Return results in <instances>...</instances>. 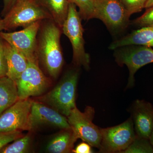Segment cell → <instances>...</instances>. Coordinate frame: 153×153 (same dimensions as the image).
<instances>
[{"instance_id": "cell-11", "label": "cell", "mask_w": 153, "mask_h": 153, "mask_svg": "<svg viewBox=\"0 0 153 153\" xmlns=\"http://www.w3.org/2000/svg\"><path fill=\"white\" fill-rule=\"evenodd\" d=\"M32 101L19 99L0 115V132L30 131Z\"/></svg>"}, {"instance_id": "cell-16", "label": "cell", "mask_w": 153, "mask_h": 153, "mask_svg": "<svg viewBox=\"0 0 153 153\" xmlns=\"http://www.w3.org/2000/svg\"><path fill=\"white\" fill-rule=\"evenodd\" d=\"M78 139L71 127L64 129L63 131L49 142L46 147V151L51 153L72 152L74 143Z\"/></svg>"}, {"instance_id": "cell-21", "label": "cell", "mask_w": 153, "mask_h": 153, "mask_svg": "<svg viewBox=\"0 0 153 153\" xmlns=\"http://www.w3.org/2000/svg\"><path fill=\"white\" fill-rule=\"evenodd\" d=\"M123 153H153V146L149 140L136 137L135 138Z\"/></svg>"}, {"instance_id": "cell-8", "label": "cell", "mask_w": 153, "mask_h": 153, "mask_svg": "<svg viewBox=\"0 0 153 153\" xmlns=\"http://www.w3.org/2000/svg\"><path fill=\"white\" fill-rule=\"evenodd\" d=\"M94 114V108L91 107H87L82 112L76 106L67 117V120L78 139L99 149L101 133L100 128L92 122Z\"/></svg>"}, {"instance_id": "cell-12", "label": "cell", "mask_w": 153, "mask_h": 153, "mask_svg": "<svg viewBox=\"0 0 153 153\" xmlns=\"http://www.w3.org/2000/svg\"><path fill=\"white\" fill-rule=\"evenodd\" d=\"M43 125L52 126L63 129L71 128L67 119L63 114L42 102L32 101L30 131Z\"/></svg>"}, {"instance_id": "cell-19", "label": "cell", "mask_w": 153, "mask_h": 153, "mask_svg": "<svg viewBox=\"0 0 153 153\" xmlns=\"http://www.w3.org/2000/svg\"><path fill=\"white\" fill-rule=\"evenodd\" d=\"M31 137L28 134L15 140L13 143L6 146L1 151V153H25L30 151Z\"/></svg>"}, {"instance_id": "cell-17", "label": "cell", "mask_w": 153, "mask_h": 153, "mask_svg": "<svg viewBox=\"0 0 153 153\" xmlns=\"http://www.w3.org/2000/svg\"><path fill=\"white\" fill-rule=\"evenodd\" d=\"M19 99L15 81L7 76L0 77V115Z\"/></svg>"}, {"instance_id": "cell-29", "label": "cell", "mask_w": 153, "mask_h": 153, "mask_svg": "<svg viewBox=\"0 0 153 153\" xmlns=\"http://www.w3.org/2000/svg\"><path fill=\"white\" fill-rule=\"evenodd\" d=\"M150 142L151 143L153 146V126L152 128V132H151L150 136L149 138Z\"/></svg>"}, {"instance_id": "cell-6", "label": "cell", "mask_w": 153, "mask_h": 153, "mask_svg": "<svg viewBox=\"0 0 153 153\" xmlns=\"http://www.w3.org/2000/svg\"><path fill=\"white\" fill-rule=\"evenodd\" d=\"M116 62L120 66L126 65L129 71L127 87L134 84V75L143 66L153 63V49L152 47L143 45H129L114 49Z\"/></svg>"}, {"instance_id": "cell-5", "label": "cell", "mask_w": 153, "mask_h": 153, "mask_svg": "<svg viewBox=\"0 0 153 153\" xmlns=\"http://www.w3.org/2000/svg\"><path fill=\"white\" fill-rule=\"evenodd\" d=\"M131 16L120 0H95L94 19L101 20L113 36L128 27Z\"/></svg>"}, {"instance_id": "cell-31", "label": "cell", "mask_w": 153, "mask_h": 153, "mask_svg": "<svg viewBox=\"0 0 153 153\" xmlns=\"http://www.w3.org/2000/svg\"><path fill=\"white\" fill-rule=\"evenodd\" d=\"M26 1V0H18V1Z\"/></svg>"}, {"instance_id": "cell-15", "label": "cell", "mask_w": 153, "mask_h": 153, "mask_svg": "<svg viewBox=\"0 0 153 153\" xmlns=\"http://www.w3.org/2000/svg\"><path fill=\"white\" fill-rule=\"evenodd\" d=\"M4 45L7 66V76L15 81L27 68L29 61L22 53L5 41Z\"/></svg>"}, {"instance_id": "cell-3", "label": "cell", "mask_w": 153, "mask_h": 153, "mask_svg": "<svg viewBox=\"0 0 153 153\" xmlns=\"http://www.w3.org/2000/svg\"><path fill=\"white\" fill-rule=\"evenodd\" d=\"M82 18L77 11L76 6L69 3L68 16L62 28V33L70 40L73 49V60L76 66L89 68L90 58L85 52V41L83 38L84 29L82 25Z\"/></svg>"}, {"instance_id": "cell-13", "label": "cell", "mask_w": 153, "mask_h": 153, "mask_svg": "<svg viewBox=\"0 0 153 153\" xmlns=\"http://www.w3.org/2000/svg\"><path fill=\"white\" fill-rule=\"evenodd\" d=\"M133 121L137 137L149 139L153 126V106L150 102L137 100L133 108Z\"/></svg>"}, {"instance_id": "cell-30", "label": "cell", "mask_w": 153, "mask_h": 153, "mask_svg": "<svg viewBox=\"0 0 153 153\" xmlns=\"http://www.w3.org/2000/svg\"><path fill=\"white\" fill-rule=\"evenodd\" d=\"M4 30V23H3V19H0V31Z\"/></svg>"}, {"instance_id": "cell-26", "label": "cell", "mask_w": 153, "mask_h": 153, "mask_svg": "<svg viewBox=\"0 0 153 153\" xmlns=\"http://www.w3.org/2000/svg\"><path fill=\"white\" fill-rule=\"evenodd\" d=\"M72 152L75 153H91L93 151L91 146L86 142L80 143L72 150Z\"/></svg>"}, {"instance_id": "cell-32", "label": "cell", "mask_w": 153, "mask_h": 153, "mask_svg": "<svg viewBox=\"0 0 153 153\" xmlns=\"http://www.w3.org/2000/svg\"><path fill=\"white\" fill-rule=\"evenodd\" d=\"M1 19V17H0V19Z\"/></svg>"}, {"instance_id": "cell-10", "label": "cell", "mask_w": 153, "mask_h": 153, "mask_svg": "<svg viewBox=\"0 0 153 153\" xmlns=\"http://www.w3.org/2000/svg\"><path fill=\"white\" fill-rule=\"evenodd\" d=\"M15 82L21 100L41 95L49 85V80L40 69L38 63L30 61L27 68Z\"/></svg>"}, {"instance_id": "cell-7", "label": "cell", "mask_w": 153, "mask_h": 153, "mask_svg": "<svg viewBox=\"0 0 153 153\" xmlns=\"http://www.w3.org/2000/svg\"><path fill=\"white\" fill-rule=\"evenodd\" d=\"M100 131L101 141L99 149L101 153H123L136 137L132 118L119 125L100 128Z\"/></svg>"}, {"instance_id": "cell-23", "label": "cell", "mask_w": 153, "mask_h": 153, "mask_svg": "<svg viewBox=\"0 0 153 153\" xmlns=\"http://www.w3.org/2000/svg\"><path fill=\"white\" fill-rule=\"evenodd\" d=\"M131 24L140 28L153 26V5L147 8L144 13L133 20Z\"/></svg>"}, {"instance_id": "cell-22", "label": "cell", "mask_w": 153, "mask_h": 153, "mask_svg": "<svg viewBox=\"0 0 153 153\" xmlns=\"http://www.w3.org/2000/svg\"><path fill=\"white\" fill-rule=\"evenodd\" d=\"M129 14L131 16L139 13L145 8L148 0H120Z\"/></svg>"}, {"instance_id": "cell-25", "label": "cell", "mask_w": 153, "mask_h": 153, "mask_svg": "<svg viewBox=\"0 0 153 153\" xmlns=\"http://www.w3.org/2000/svg\"><path fill=\"white\" fill-rule=\"evenodd\" d=\"M4 42V41L0 37V77L7 76V72Z\"/></svg>"}, {"instance_id": "cell-20", "label": "cell", "mask_w": 153, "mask_h": 153, "mask_svg": "<svg viewBox=\"0 0 153 153\" xmlns=\"http://www.w3.org/2000/svg\"><path fill=\"white\" fill-rule=\"evenodd\" d=\"M69 3L74 4L79 8L82 19L88 20L94 19L95 0H68Z\"/></svg>"}, {"instance_id": "cell-18", "label": "cell", "mask_w": 153, "mask_h": 153, "mask_svg": "<svg viewBox=\"0 0 153 153\" xmlns=\"http://www.w3.org/2000/svg\"><path fill=\"white\" fill-rule=\"evenodd\" d=\"M52 17V20L62 29L68 12V0H37Z\"/></svg>"}, {"instance_id": "cell-1", "label": "cell", "mask_w": 153, "mask_h": 153, "mask_svg": "<svg viewBox=\"0 0 153 153\" xmlns=\"http://www.w3.org/2000/svg\"><path fill=\"white\" fill-rule=\"evenodd\" d=\"M62 29L51 19L44 20L37 35L36 54L48 74L53 78L59 75L63 64L60 37Z\"/></svg>"}, {"instance_id": "cell-2", "label": "cell", "mask_w": 153, "mask_h": 153, "mask_svg": "<svg viewBox=\"0 0 153 153\" xmlns=\"http://www.w3.org/2000/svg\"><path fill=\"white\" fill-rule=\"evenodd\" d=\"M79 72L71 69L51 91L40 98V102L67 117L76 106L75 97Z\"/></svg>"}, {"instance_id": "cell-27", "label": "cell", "mask_w": 153, "mask_h": 153, "mask_svg": "<svg viewBox=\"0 0 153 153\" xmlns=\"http://www.w3.org/2000/svg\"><path fill=\"white\" fill-rule=\"evenodd\" d=\"M18 0H3L4 7L1 12V15L4 17L11 9L13 7Z\"/></svg>"}, {"instance_id": "cell-28", "label": "cell", "mask_w": 153, "mask_h": 153, "mask_svg": "<svg viewBox=\"0 0 153 153\" xmlns=\"http://www.w3.org/2000/svg\"><path fill=\"white\" fill-rule=\"evenodd\" d=\"M153 5V0H148L146 5L145 8H148Z\"/></svg>"}, {"instance_id": "cell-9", "label": "cell", "mask_w": 153, "mask_h": 153, "mask_svg": "<svg viewBox=\"0 0 153 153\" xmlns=\"http://www.w3.org/2000/svg\"><path fill=\"white\" fill-rule=\"evenodd\" d=\"M42 21L35 22L17 32L0 31V37L22 53L28 61L38 63L36 54L37 35Z\"/></svg>"}, {"instance_id": "cell-24", "label": "cell", "mask_w": 153, "mask_h": 153, "mask_svg": "<svg viewBox=\"0 0 153 153\" xmlns=\"http://www.w3.org/2000/svg\"><path fill=\"white\" fill-rule=\"evenodd\" d=\"M22 131L0 132V151L9 143L23 136Z\"/></svg>"}, {"instance_id": "cell-14", "label": "cell", "mask_w": 153, "mask_h": 153, "mask_svg": "<svg viewBox=\"0 0 153 153\" xmlns=\"http://www.w3.org/2000/svg\"><path fill=\"white\" fill-rule=\"evenodd\" d=\"M143 45L153 47V26L143 27L112 42L108 49H114L129 45Z\"/></svg>"}, {"instance_id": "cell-4", "label": "cell", "mask_w": 153, "mask_h": 153, "mask_svg": "<svg viewBox=\"0 0 153 153\" xmlns=\"http://www.w3.org/2000/svg\"><path fill=\"white\" fill-rule=\"evenodd\" d=\"M3 19L4 30L26 27L38 21L52 20L51 15L37 0L18 1Z\"/></svg>"}]
</instances>
